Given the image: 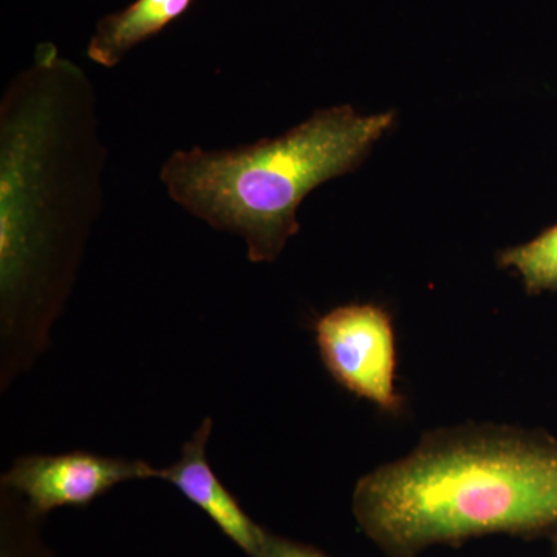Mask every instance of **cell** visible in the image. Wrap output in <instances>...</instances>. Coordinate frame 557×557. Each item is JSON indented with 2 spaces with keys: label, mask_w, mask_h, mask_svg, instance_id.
I'll list each match as a JSON object with an SVG mask.
<instances>
[{
  "label": "cell",
  "mask_w": 557,
  "mask_h": 557,
  "mask_svg": "<svg viewBox=\"0 0 557 557\" xmlns=\"http://www.w3.org/2000/svg\"><path fill=\"white\" fill-rule=\"evenodd\" d=\"M97 90L40 44L0 101V295L7 329H46L102 207Z\"/></svg>",
  "instance_id": "6da1fadb"
},
{
  "label": "cell",
  "mask_w": 557,
  "mask_h": 557,
  "mask_svg": "<svg viewBox=\"0 0 557 557\" xmlns=\"http://www.w3.org/2000/svg\"><path fill=\"white\" fill-rule=\"evenodd\" d=\"M359 528L388 557L490 534L557 530V440L505 424L428 432L355 486Z\"/></svg>",
  "instance_id": "7a4b0ae2"
},
{
  "label": "cell",
  "mask_w": 557,
  "mask_h": 557,
  "mask_svg": "<svg viewBox=\"0 0 557 557\" xmlns=\"http://www.w3.org/2000/svg\"><path fill=\"white\" fill-rule=\"evenodd\" d=\"M394 121V112L366 116L351 106L322 109L277 138L236 149L177 150L160 178L178 207L239 236L251 262H274L298 234L304 199L357 170Z\"/></svg>",
  "instance_id": "3957f363"
},
{
  "label": "cell",
  "mask_w": 557,
  "mask_h": 557,
  "mask_svg": "<svg viewBox=\"0 0 557 557\" xmlns=\"http://www.w3.org/2000/svg\"><path fill=\"white\" fill-rule=\"evenodd\" d=\"M325 368L341 386L383 410H395V332L387 311L350 304L329 311L314 325Z\"/></svg>",
  "instance_id": "277c9868"
},
{
  "label": "cell",
  "mask_w": 557,
  "mask_h": 557,
  "mask_svg": "<svg viewBox=\"0 0 557 557\" xmlns=\"http://www.w3.org/2000/svg\"><path fill=\"white\" fill-rule=\"evenodd\" d=\"M160 469L146 461L76 453L30 456L16 460L3 485L28 498L33 511L44 515L67 505H87L127 480L159 479Z\"/></svg>",
  "instance_id": "5b68a950"
},
{
  "label": "cell",
  "mask_w": 557,
  "mask_h": 557,
  "mask_svg": "<svg viewBox=\"0 0 557 557\" xmlns=\"http://www.w3.org/2000/svg\"><path fill=\"white\" fill-rule=\"evenodd\" d=\"M211 432L212 420L208 417L183 445L178 460L171 467L160 469L159 479L177 487L183 496L207 512L222 533L248 556L259 557L267 531L248 518L209 467L207 446Z\"/></svg>",
  "instance_id": "8992f818"
},
{
  "label": "cell",
  "mask_w": 557,
  "mask_h": 557,
  "mask_svg": "<svg viewBox=\"0 0 557 557\" xmlns=\"http://www.w3.org/2000/svg\"><path fill=\"white\" fill-rule=\"evenodd\" d=\"M194 0H135L127 9L98 22L87 57L101 67H116L138 44L178 20Z\"/></svg>",
  "instance_id": "52a82bcc"
},
{
  "label": "cell",
  "mask_w": 557,
  "mask_h": 557,
  "mask_svg": "<svg viewBox=\"0 0 557 557\" xmlns=\"http://www.w3.org/2000/svg\"><path fill=\"white\" fill-rule=\"evenodd\" d=\"M497 263L518 271L530 295L557 292V225L528 244L498 252Z\"/></svg>",
  "instance_id": "ba28073f"
},
{
  "label": "cell",
  "mask_w": 557,
  "mask_h": 557,
  "mask_svg": "<svg viewBox=\"0 0 557 557\" xmlns=\"http://www.w3.org/2000/svg\"><path fill=\"white\" fill-rule=\"evenodd\" d=\"M259 557H327L310 545L299 544L289 539L276 536L267 531Z\"/></svg>",
  "instance_id": "9c48e42d"
},
{
  "label": "cell",
  "mask_w": 557,
  "mask_h": 557,
  "mask_svg": "<svg viewBox=\"0 0 557 557\" xmlns=\"http://www.w3.org/2000/svg\"><path fill=\"white\" fill-rule=\"evenodd\" d=\"M553 534H555V537H553V557H557V530Z\"/></svg>",
  "instance_id": "30bf717a"
}]
</instances>
